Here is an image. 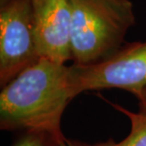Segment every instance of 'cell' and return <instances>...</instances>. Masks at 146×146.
Masks as SVG:
<instances>
[{"label": "cell", "instance_id": "6da1fadb", "mask_svg": "<svg viewBox=\"0 0 146 146\" xmlns=\"http://www.w3.org/2000/svg\"><path fill=\"white\" fill-rule=\"evenodd\" d=\"M75 97L70 66L41 58L2 87L0 128L45 132L63 142L62 116Z\"/></svg>", "mask_w": 146, "mask_h": 146}, {"label": "cell", "instance_id": "52a82bcc", "mask_svg": "<svg viewBox=\"0 0 146 146\" xmlns=\"http://www.w3.org/2000/svg\"><path fill=\"white\" fill-rule=\"evenodd\" d=\"M62 141L45 132H25L13 146H60Z\"/></svg>", "mask_w": 146, "mask_h": 146}, {"label": "cell", "instance_id": "30bf717a", "mask_svg": "<svg viewBox=\"0 0 146 146\" xmlns=\"http://www.w3.org/2000/svg\"><path fill=\"white\" fill-rule=\"evenodd\" d=\"M8 0H0V5H2V4H4L5 2H7Z\"/></svg>", "mask_w": 146, "mask_h": 146}, {"label": "cell", "instance_id": "8992f818", "mask_svg": "<svg viewBox=\"0 0 146 146\" xmlns=\"http://www.w3.org/2000/svg\"><path fill=\"white\" fill-rule=\"evenodd\" d=\"M117 110L121 111L130 121V132L121 141L108 139L106 141L86 143V146H146V110L139 108L138 112H132L118 104H112Z\"/></svg>", "mask_w": 146, "mask_h": 146}, {"label": "cell", "instance_id": "277c9868", "mask_svg": "<svg viewBox=\"0 0 146 146\" xmlns=\"http://www.w3.org/2000/svg\"><path fill=\"white\" fill-rule=\"evenodd\" d=\"M40 59L31 0H8L0 5V86Z\"/></svg>", "mask_w": 146, "mask_h": 146}, {"label": "cell", "instance_id": "3957f363", "mask_svg": "<svg viewBox=\"0 0 146 146\" xmlns=\"http://www.w3.org/2000/svg\"><path fill=\"white\" fill-rule=\"evenodd\" d=\"M73 91L119 88L138 99L146 86V41L122 46L116 53L102 62L88 66H70Z\"/></svg>", "mask_w": 146, "mask_h": 146}, {"label": "cell", "instance_id": "9c48e42d", "mask_svg": "<svg viewBox=\"0 0 146 146\" xmlns=\"http://www.w3.org/2000/svg\"><path fill=\"white\" fill-rule=\"evenodd\" d=\"M138 100L139 102V108L146 110V86L141 91V95H139V97L138 98Z\"/></svg>", "mask_w": 146, "mask_h": 146}, {"label": "cell", "instance_id": "5b68a950", "mask_svg": "<svg viewBox=\"0 0 146 146\" xmlns=\"http://www.w3.org/2000/svg\"><path fill=\"white\" fill-rule=\"evenodd\" d=\"M38 53L58 64L72 60L69 0H31Z\"/></svg>", "mask_w": 146, "mask_h": 146}, {"label": "cell", "instance_id": "ba28073f", "mask_svg": "<svg viewBox=\"0 0 146 146\" xmlns=\"http://www.w3.org/2000/svg\"><path fill=\"white\" fill-rule=\"evenodd\" d=\"M60 146H86V143L80 141H76V139H66Z\"/></svg>", "mask_w": 146, "mask_h": 146}, {"label": "cell", "instance_id": "7a4b0ae2", "mask_svg": "<svg viewBox=\"0 0 146 146\" xmlns=\"http://www.w3.org/2000/svg\"><path fill=\"white\" fill-rule=\"evenodd\" d=\"M73 64L88 66L116 53L136 22L131 0H69Z\"/></svg>", "mask_w": 146, "mask_h": 146}]
</instances>
